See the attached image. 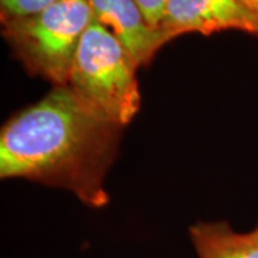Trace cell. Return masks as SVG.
I'll use <instances>...</instances> for the list:
<instances>
[{
  "mask_svg": "<svg viewBox=\"0 0 258 258\" xmlns=\"http://www.w3.org/2000/svg\"><path fill=\"white\" fill-rule=\"evenodd\" d=\"M122 126L105 118L68 86L12 116L0 134V176L68 189L85 205L109 203L105 178Z\"/></svg>",
  "mask_w": 258,
  "mask_h": 258,
  "instance_id": "1",
  "label": "cell"
},
{
  "mask_svg": "<svg viewBox=\"0 0 258 258\" xmlns=\"http://www.w3.org/2000/svg\"><path fill=\"white\" fill-rule=\"evenodd\" d=\"M138 68L119 39L92 19L76 50L68 86L105 118L125 128L141 108Z\"/></svg>",
  "mask_w": 258,
  "mask_h": 258,
  "instance_id": "2",
  "label": "cell"
},
{
  "mask_svg": "<svg viewBox=\"0 0 258 258\" xmlns=\"http://www.w3.org/2000/svg\"><path fill=\"white\" fill-rule=\"evenodd\" d=\"M92 19L89 0H57L40 13L0 25L5 42L29 74L63 86Z\"/></svg>",
  "mask_w": 258,
  "mask_h": 258,
  "instance_id": "3",
  "label": "cell"
},
{
  "mask_svg": "<svg viewBox=\"0 0 258 258\" xmlns=\"http://www.w3.org/2000/svg\"><path fill=\"white\" fill-rule=\"evenodd\" d=\"M159 30L166 43L189 33L241 30L257 37L258 19L241 0H168Z\"/></svg>",
  "mask_w": 258,
  "mask_h": 258,
  "instance_id": "4",
  "label": "cell"
},
{
  "mask_svg": "<svg viewBox=\"0 0 258 258\" xmlns=\"http://www.w3.org/2000/svg\"><path fill=\"white\" fill-rule=\"evenodd\" d=\"M92 16L119 39L138 66H147L166 40L152 28L137 0H89Z\"/></svg>",
  "mask_w": 258,
  "mask_h": 258,
  "instance_id": "5",
  "label": "cell"
},
{
  "mask_svg": "<svg viewBox=\"0 0 258 258\" xmlns=\"http://www.w3.org/2000/svg\"><path fill=\"white\" fill-rule=\"evenodd\" d=\"M198 258H258V235L237 232L225 221H200L189 228Z\"/></svg>",
  "mask_w": 258,
  "mask_h": 258,
  "instance_id": "6",
  "label": "cell"
},
{
  "mask_svg": "<svg viewBox=\"0 0 258 258\" xmlns=\"http://www.w3.org/2000/svg\"><path fill=\"white\" fill-rule=\"evenodd\" d=\"M56 2L57 0H0V20L36 15Z\"/></svg>",
  "mask_w": 258,
  "mask_h": 258,
  "instance_id": "7",
  "label": "cell"
},
{
  "mask_svg": "<svg viewBox=\"0 0 258 258\" xmlns=\"http://www.w3.org/2000/svg\"><path fill=\"white\" fill-rule=\"evenodd\" d=\"M168 0H137L144 16L152 28L158 29L165 13V6Z\"/></svg>",
  "mask_w": 258,
  "mask_h": 258,
  "instance_id": "8",
  "label": "cell"
},
{
  "mask_svg": "<svg viewBox=\"0 0 258 258\" xmlns=\"http://www.w3.org/2000/svg\"><path fill=\"white\" fill-rule=\"evenodd\" d=\"M241 3L258 19V0H241Z\"/></svg>",
  "mask_w": 258,
  "mask_h": 258,
  "instance_id": "9",
  "label": "cell"
},
{
  "mask_svg": "<svg viewBox=\"0 0 258 258\" xmlns=\"http://www.w3.org/2000/svg\"><path fill=\"white\" fill-rule=\"evenodd\" d=\"M254 232H255V234H257V235H258V227H257V228H255V230H254Z\"/></svg>",
  "mask_w": 258,
  "mask_h": 258,
  "instance_id": "10",
  "label": "cell"
},
{
  "mask_svg": "<svg viewBox=\"0 0 258 258\" xmlns=\"http://www.w3.org/2000/svg\"><path fill=\"white\" fill-rule=\"evenodd\" d=\"M257 37H258V35H257Z\"/></svg>",
  "mask_w": 258,
  "mask_h": 258,
  "instance_id": "11",
  "label": "cell"
}]
</instances>
